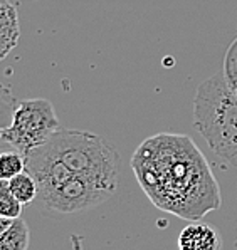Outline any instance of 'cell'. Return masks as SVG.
I'll return each instance as SVG.
<instances>
[{"mask_svg":"<svg viewBox=\"0 0 237 250\" xmlns=\"http://www.w3.org/2000/svg\"><path fill=\"white\" fill-rule=\"evenodd\" d=\"M59 129V119L49 99H21L15 106L12 121L2 129L0 136L10 149L27 155Z\"/></svg>","mask_w":237,"mask_h":250,"instance_id":"cell-4","label":"cell"},{"mask_svg":"<svg viewBox=\"0 0 237 250\" xmlns=\"http://www.w3.org/2000/svg\"><path fill=\"white\" fill-rule=\"evenodd\" d=\"M22 203L14 197L7 180H0V215L7 218H19L22 213Z\"/></svg>","mask_w":237,"mask_h":250,"instance_id":"cell-11","label":"cell"},{"mask_svg":"<svg viewBox=\"0 0 237 250\" xmlns=\"http://www.w3.org/2000/svg\"><path fill=\"white\" fill-rule=\"evenodd\" d=\"M25 156V171L39 191L67 182L87 180L114 193L120 178V155L98 134L83 129H59Z\"/></svg>","mask_w":237,"mask_h":250,"instance_id":"cell-2","label":"cell"},{"mask_svg":"<svg viewBox=\"0 0 237 250\" xmlns=\"http://www.w3.org/2000/svg\"><path fill=\"white\" fill-rule=\"evenodd\" d=\"M220 237L217 230L209 224L192 222L178 235V249L180 250H217Z\"/></svg>","mask_w":237,"mask_h":250,"instance_id":"cell-5","label":"cell"},{"mask_svg":"<svg viewBox=\"0 0 237 250\" xmlns=\"http://www.w3.org/2000/svg\"><path fill=\"white\" fill-rule=\"evenodd\" d=\"M194 123L209 148L237 168V94L217 72L198 86L194 98Z\"/></svg>","mask_w":237,"mask_h":250,"instance_id":"cell-3","label":"cell"},{"mask_svg":"<svg viewBox=\"0 0 237 250\" xmlns=\"http://www.w3.org/2000/svg\"><path fill=\"white\" fill-rule=\"evenodd\" d=\"M29 242V225L22 217L14 218L12 225L0 233V250H27Z\"/></svg>","mask_w":237,"mask_h":250,"instance_id":"cell-7","label":"cell"},{"mask_svg":"<svg viewBox=\"0 0 237 250\" xmlns=\"http://www.w3.org/2000/svg\"><path fill=\"white\" fill-rule=\"evenodd\" d=\"M10 190H12L14 197L22 203V205H29L34 200L39 197V187L34 176L29 171H22L12 180H9Z\"/></svg>","mask_w":237,"mask_h":250,"instance_id":"cell-8","label":"cell"},{"mask_svg":"<svg viewBox=\"0 0 237 250\" xmlns=\"http://www.w3.org/2000/svg\"><path fill=\"white\" fill-rule=\"evenodd\" d=\"M15 106H17V99L14 98L12 91L7 86H3V84H0V133H2V129L5 128V126L10 125V121H12ZM7 149H10V148L3 143L2 136H0V153L7 151Z\"/></svg>","mask_w":237,"mask_h":250,"instance_id":"cell-10","label":"cell"},{"mask_svg":"<svg viewBox=\"0 0 237 250\" xmlns=\"http://www.w3.org/2000/svg\"><path fill=\"white\" fill-rule=\"evenodd\" d=\"M21 39L17 7L9 0H0V61L17 47Z\"/></svg>","mask_w":237,"mask_h":250,"instance_id":"cell-6","label":"cell"},{"mask_svg":"<svg viewBox=\"0 0 237 250\" xmlns=\"http://www.w3.org/2000/svg\"><path fill=\"white\" fill-rule=\"evenodd\" d=\"M131 170L156 208L198 222L222 203L209 161L187 134L158 133L131 156Z\"/></svg>","mask_w":237,"mask_h":250,"instance_id":"cell-1","label":"cell"},{"mask_svg":"<svg viewBox=\"0 0 237 250\" xmlns=\"http://www.w3.org/2000/svg\"><path fill=\"white\" fill-rule=\"evenodd\" d=\"M12 222H14L12 218H7V217H2V215H0V233L5 232V230L12 225Z\"/></svg>","mask_w":237,"mask_h":250,"instance_id":"cell-12","label":"cell"},{"mask_svg":"<svg viewBox=\"0 0 237 250\" xmlns=\"http://www.w3.org/2000/svg\"><path fill=\"white\" fill-rule=\"evenodd\" d=\"M22 171H25V156L21 151L7 149L0 153V180L9 182Z\"/></svg>","mask_w":237,"mask_h":250,"instance_id":"cell-9","label":"cell"}]
</instances>
